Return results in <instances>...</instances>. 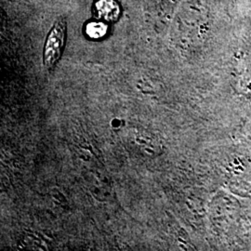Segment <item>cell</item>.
I'll list each match as a JSON object with an SVG mask.
<instances>
[{"label": "cell", "mask_w": 251, "mask_h": 251, "mask_svg": "<svg viewBox=\"0 0 251 251\" xmlns=\"http://www.w3.org/2000/svg\"><path fill=\"white\" fill-rule=\"evenodd\" d=\"M96 9L100 17L109 21H117L120 14V7L116 0H99L96 3Z\"/></svg>", "instance_id": "2"}, {"label": "cell", "mask_w": 251, "mask_h": 251, "mask_svg": "<svg viewBox=\"0 0 251 251\" xmlns=\"http://www.w3.org/2000/svg\"><path fill=\"white\" fill-rule=\"evenodd\" d=\"M67 35V24L64 18L55 21L46 38L43 50V64L51 71L62 57Z\"/></svg>", "instance_id": "1"}, {"label": "cell", "mask_w": 251, "mask_h": 251, "mask_svg": "<svg viewBox=\"0 0 251 251\" xmlns=\"http://www.w3.org/2000/svg\"><path fill=\"white\" fill-rule=\"evenodd\" d=\"M107 32V26L101 23H91L87 26V34L91 38L102 37Z\"/></svg>", "instance_id": "3"}]
</instances>
